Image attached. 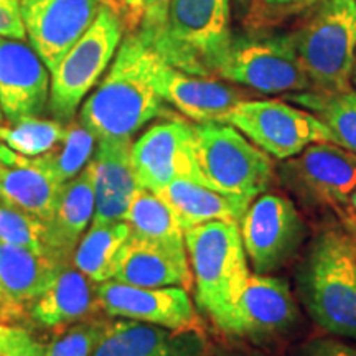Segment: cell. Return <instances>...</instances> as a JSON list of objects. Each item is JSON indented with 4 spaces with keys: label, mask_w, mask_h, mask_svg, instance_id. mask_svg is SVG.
I'll return each mask as SVG.
<instances>
[{
    "label": "cell",
    "mask_w": 356,
    "mask_h": 356,
    "mask_svg": "<svg viewBox=\"0 0 356 356\" xmlns=\"http://www.w3.org/2000/svg\"><path fill=\"white\" fill-rule=\"evenodd\" d=\"M162 61L137 30L124 35L104 79L79 113V122L96 140L132 139L145 124L168 115L157 86Z\"/></svg>",
    "instance_id": "cell-1"
},
{
    "label": "cell",
    "mask_w": 356,
    "mask_h": 356,
    "mask_svg": "<svg viewBox=\"0 0 356 356\" xmlns=\"http://www.w3.org/2000/svg\"><path fill=\"white\" fill-rule=\"evenodd\" d=\"M297 292L310 318L338 338L356 340V238L327 228L296 270Z\"/></svg>",
    "instance_id": "cell-2"
},
{
    "label": "cell",
    "mask_w": 356,
    "mask_h": 356,
    "mask_svg": "<svg viewBox=\"0 0 356 356\" xmlns=\"http://www.w3.org/2000/svg\"><path fill=\"white\" fill-rule=\"evenodd\" d=\"M185 246L197 304L221 328L251 277L239 221H208L186 229Z\"/></svg>",
    "instance_id": "cell-3"
},
{
    "label": "cell",
    "mask_w": 356,
    "mask_h": 356,
    "mask_svg": "<svg viewBox=\"0 0 356 356\" xmlns=\"http://www.w3.org/2000/svg\"><path fill=\"white\" fill-rule=\"evenodd\" d=\"M231 42V0H172L165 26L147 43L173 68L211 78Z\"/></svg>",
    "instance_id": "cell-4"
},
{
    "label": "cell",
    "mask_w": 356,
    "mask_h": 356,
    "mask_svg": "<svg viewBox=\"0 0 356 356\" xmlns=\"http://www.w3.org/2000/svg\"><path fill=\"white\" fill-rule=\"evenodd\" d=\"M197 162L203 184L248 208L275 178L273 157L238 129L222 122L195 124Z\"/></svg>",
    "instance_id": "cell-5"
},
{
    "label": "cell",
    "mask_w": 356,
    "mask_h": 356,
    "mask_svg": "<svg viewBox=\"0 0 356 356\" xmlns=\"http://www.w3.org/2000/svg\"><path fill=\"white\" fill-rule=\"evenodd\" d=\"M126 29L119 7L104 3L91 26L51 71L48 109L56 121H73L84 97L109 70Z\"/></svg>",
    "instance_id": "cell-6"
},
{
    "label": "cell",
    "mask_w": 356,
    "mask_h": 356,
    "mask_svg": "<svg viewBox=\"0 0 356 356\" xmlns=\"http://www.w3.org/2000/svg\"><path fill=\"white\" fill-rule=\"evenodd\" d=\"M293 40L312 89H350L356 58V0H323Z\"/></svg>",
    "instance_id": "cell-7"
},
{
    "label": "cell",
    "mask_w": 356,
    "mask_h": 356,
    "mask_svg": "<svg viewBox=\"0 0 356 356\" xmlns=\"http://www.w3.org/2000/svg\"><path fill=\"white\" fill-rule=\"evenodd\" d=\"M216 78L264 95H296L312 89L293 33L233 35Z\"/></svg>",
    "instance_id": "cell-8"
},
{
    "label": "cell",
    "mask_w": 356,
    "mask_h": 356,
    "mask_svg": "<svg viewBox=\"0 0 356 356\" xmlns=\"http://www.w3.org/2000/svg\"><path fill=\"white\" fill-rule=\"evenodd\" d=\"M243 132L275 160H289L318 142H333L332 132L310 111L277 99H243L225 122Z\"/></svg>",
    "instance_id": "cell-9"
},
{
    "label": "cell",
    "mask_w": 356,
    "mask_h": 356,
    "mask_svg": "<svg viewBox=\"0 0 356 356\" xmlns=\"http://www.w3.org/2000/svg\"><path fill=\"white\" fill-rule=\"evenodd\" d=\"M239 229L254 274H273L300 251L307 226L291 200L262 193L248 207Z\"/></svg>",
    "instance_id": "cell-10"
},
{
    "label": "cell",
    "mask_w": 356,
    "mask_h": 356,
    "mask_svg": "<svg viewBox=\"0 0 356 356\" xmlns=\"http://www.w3.org/2000/svg\"><path fill=\"white\" fill-rule=\"evenodd\" d=\"M132 168L140 188L160 193L173 180L203 184L197 162L195 124L172 118L142 134L132 144Z\"/></svg>",
    "instance_id": "cell-11"
},
{
    "label": "cell",
    "mask_w": 356,
    "mask_h": 356,
    "mask_svg": "<svg viewBox=\"0 0 356 356\" xmlns=\"http://www.w3.org/2000/svg\"><path fill=\"white\" fill-rule=\"evenodd\" d=\"M300 318L299 305L286 279L252 273L220 330L261 345L287 335L300 323Z\"/></svg>",
    "instance_id": "cell-12"
},
{
    "label": "cell",
    "mask_w": 356,
    "mask_h": 356,
    "mask_svg": "<svg viewBox=\"0 0 356 356\" xmlns=\"http://www.w3.org/2000/svg\"><path fill=\"white\" fill-rule=\"evenodd\" d=\"M279 177L315 207L346 204L356 190V154L333 142H318L284 160Z\"/></svg>",
    "instance_id": "cell-13"
},
{
    "label": "cell",
    "mask_w": 356,
    "mask_h": 356,
    "mask_svg": "<svg viewBox=\"0 0 356 356\" xmlns=\"http://www.w3.org/2000/svg\"><path fill=\"white\" fill-rule=\"evenodd\" d=\"M104 3L118 6V0H20L26 40L50 73L91 26Z\"/></svg>",
    "instance_id": "cell-14"
},
{
    "label": "cell",
    "mask_w": 356,
    "mask_h": 356,
    "mask_svg": "<svg viewBox=\"0 0 356 356\" xmlns=\"http://www.w3.org/2000/svg\"><path fill=\"white\" fill-rule=\"evenodd\" d=\"M97 304L109 317L152 323L175 332L200 330L193 300L184 287H137L106 280L96 287Z\"/></svg>",
    "instance_id": "cell-15"
},
{
    "label": "cell",
    "mask_w": 356,
    "mask_h": 356,
    "mask_svg": "<svg viewBox=\"0 0 356 356\" xmlns=\"http://www.w3.org/2000/svg\"><path fill=\"white\" fill-rule=\"evenodd\" d=\"M50 99V76L25 40L0 37V111L8 122L38 118Z\"/></svg>",
    "instance_id": "cell-16"
},
{
    "label": "cell",
    "mask_w": 356,
    "mask_h": 356,
    "mask_svg": "<svg viewBox=\"0 0 356 356\" xmlns=\"http://www.w3.org/2000/svg\"><path fill=\"white\" fill-rule=\"evenodd\" d=\"M207 348L200 330L175 332L124 318L106 322L91 356H207Z\"/></svg>",
    "instance_id": "cell-17"
},
{
    "label": "cell",
    "mask_w": 356,
    "mask_h": 356,
    "mask_svg": "<svg viewBox=\"0 0 356 356\" xmlns=\"http://www.w3.org/2000/svg\"><path fill=\"white\" fill-rule=\"evenodd\" d=\"M157 86L163 101L197 124L225 122L229 111L244 97L238 89L208 76L188 74L162 61Z\"/></svg>",
    "instance_id": "cell-18"
},
{
    "label": "cell",
    "mask_w": 356,
    "mask_h": 356,
    "mask_svg": "<svg viewBox=\"0 0 356 356\" xmlns=\"http://www.w3.org/2000/svg\"><path fill=\"white\" fill-rule=\"evenodd\" d=\"M113 280L137 287H184L193 282L186 248H173L131 234L119 252Z\"/></svg>",
    "instance_id": "cell-19"
},
{
    "label": "cell",
    "mask_w": 356,
    "mask_h": 356,
    "mask_svg": "<svg viewBox=\"0 0 356 356\" xmlns=\"http://www.w3.org/2000/svg\"><path fill=\"white\" fill-rule=\"evenodd\" d=\"M132 139H102L91 163L95 168V215L91 225L124 221L140 188L132 168Z\"/></svg>",
    "instance_id": "cell-20"
},
{
    "label": "cell",
    "mask_w": 356,
    "mask_h": 356,
    "mask_svg": "<svg viewBox=\"0 0 356 356\" xmlns=\"http://www.w3.org/2000/svg\"><path fill=\"white\" fill-rule=\"evenodd\" d=\"M0 202L50 221L63 185L32 157L13 152L3 142H0Z\"/></svg>",
    "instance_id": "cell-21"
},
{
    "label": "cell",
    "mask_w": 356,
    "mask_h": 356,
    "mask_svg": "<svg viewBox=\"0 0 356 356\" xmlns=\"http://www.w3.org/2000/svg\"><path fill=\"white\" fill-rule=\"evenodd\" d=\"M70 262H63L47 252L0 244V291L3 310H15L33 304L47 291L56 274Z\"/></svg>",
    "instance_id": "cell-22"
},
{
    "label": "cell",
    "mask_w": 356,
    "mask_h": 356,
    "mask_svg": "<svg viewBox=\"0 0 356 356\" xmlns=\"http://www.w3.org/2000/svg\"><path fill=\"white\" fill-rule=\"evenodd\" d=\"M95 215V168L89 162L73 180L63 185L55 215L47 222V251L70 262L74 249Z\"/></svg>",
    "instance_id": "cell-23"
},
{
    "label": "cell",
    "mask_w": 356,
    "mask_h": 356,
    "mask_svg": "<svg viewBox=\"0 0 356 356\" xmlns=\"http://www.w3.org/2000/svg\"><path fill=\"white\" fill-rule=\"evenodd\" d=\"M97 284L88 279L76 267L66 264L51 280L42 296L32 304L33 322L44 328H65L86 318L97 304Z\"/></svg>",
    "instance_id": "cell-24"
},
{
    "label": "cell",
    "mask_w": 356,
    "mask_h": 356,
    "mask_svg": "<svg viewBox=\"0 0 356 356\" xmlns=\"http://www.w3.org/2000/svg\"><path fill=\"white\" fill-rule=\"evenodd\" d=\"M157 195L172 208L184 231L208 221H239L248 210L234 200L190 180H173Z\"/></svg>",
    "instance_id": "cell-25"
},
{
    "label": "cell",
    "mask_w": 356,
    "mask_h": 356,
    "mask_svg": "<svg viewBox=\"0 0 356 356\" xmlns=\"http://www.w3.org/2000/svg\"><path fill=\"white\" fill-rule=\"evenodd\" d=\"M129 236L131 228L126 221L91 225L74 249V267L95 284L113 280L119 252Z\"/></svg>",
    "instance_id": "cell-26"
},
{
    "label": "cell",
    "mask_w": 356,
    "mask_h": 356,
    "mask_svg": "<svg viewBox=\"0 0 356 356\" xmlns=\"http://www.w3.org/2000/svg\"><path fill=\"white\" fill-rule=\"evenodd\" d=\"M124 221L131 234L173 248L185 246V231L165 200L154 191L139 188L134 195Z\"/></svg>",
    "instance_id": "cell-27"
},
{
    "label": "cell",
    "mask_w": 356,
    "mask_h": 356,
    "mask_svg": "<svg viewBox=\"0 0 356 356\" xmlns=\"http://www.w3.org/2000/svg\"><path fill=\"white\" fill-rule=\"evenodd\" d=\"M291 99L317 115L332 132L337 145L356 154V91L351 88L335 92L310 89L296 92Z\"/></svg>",
    "instance_id": "cell-28"
},
{
    "label": "cell",
    "mask_w": 356,
    "mask_h": 356,
    "mask_svg": "<svg viewBox=\"0 0 356 356\" xmlns=\"http://www.w3.org/2000/svg\"><path fill=\"white\" fill-rule=\"evenodd\" d=\"M96 137L81 122H68L65 136L51 150L32 160L47 170L58 184L65 185L73 180L95 155Z\"/></svg>",
    "instance_id": "cell-29"
},
{
    "label": "cell",
    "mask_w": 356,
    "mask_h": 356,
    "mask_svg": "<svg viewBox=\"0 0 356 356\" xmlns=\"http://www.w3.org/2000/svg\"><path fill=\"white\" fill-rule=\"evenodd\" d=\"M66 126L60 121H44L38 118H25L12 126L0 124V140L13 152L25 157H37L51 150L63 139Z\"/></svg>",
    "instance_id": "cell-30"
},
{
    "label": "cell",
    "mask_w": 356,
    "mask_h": 356,
    "mask_svg": "<svg viewBox=\"0 0 356 356\" xmlns=\"http://www.w3.org/2000/svg\"><path fill=\"white\" fill-rule=\"evenodd\" d=\"M0 244L47 252V222L0 202Z\"/></svg>",
    "instance_id": "cell-31"
},
{
    "label": "cell",
    "mask_w": 356,
    "mask_h": 356,
    "mask_svg": "<svg viewBox=\"0 0 356 356\" xmlns=\"http://www.w3.org/2000/svg\"><path fill=\"white\" fill-rule=\"evenodd\" d=\"M106 322L91 320L68 328L50 346L44 348L43 356H91L92 350L104 332Z\"/></svg>",
    "instance_id": "cell-32"
},
{
    "label": "cell",
    "mask_w": 356,
    "mask_h": 356,
    "mask_svg": "<svg viewBox=\"0 0 356 356\" xmlns=\"http://www.w3.org/2000/svg\"><path fill=\"white\" fill-rule=\"evenodd\" d=\"M170 2L172 0H145L144 13H142L140 25L137 29V32L145 42H152L163 30Z\"/></svg>",
    "instance_id": "cell-33"
},
{
    "label": "cell",
    "mask_w": 356,
    "mask_h": 356,
    "mask_svg": "<svg viewBox=\"0 0 356 356\" xmlns=\"http://www.w3.org/2000/svg\"><path fill=\"white\" fill-rule=\"evenodd\" d=\"M6 337V356H43L44 346L40 345L25 328L3 325Z\"/></svg>",
    "instance_id": "cell-34"
},
{
    "label": "cell",
    "mask_w": 356,
    "mask_h": 356,
    "mask_svg": "<svg viewBox=\"0 0 356 356\" xmlns=\"http://www.w3.org/2000/svg\"><path fill=\"white\" fill-rule=\"evenodd\" d=\"M296 356H356V346L333 337H318L300 345Z\"/></svg>",
    "instance_id": "cell-35"
},
{
    "label": "cell",
    "mask_w": 356,
    "mask_h": 356,
    "mask_svg": "<svg viewBox=\"0 0 356 356\" xmlns=\"http://www.w3.org/2000/svg\"><path fill=\"white\" fill-rule=\"evenodd\" d=\"M0 37L26 38L20 0H0Z\"/></svg>",
    "instance_id": "cell-36"
},
{
    "label": "cell",
    "mask_w": 356,
    "mask_h": 356,
    "mask_svg": "<svg viewBox=\"0 0 356 356\" xmlns=\"http://www.w3.org/2000/svg\"><path fill=\"white\" fill-rule=\"evenodd\" d=\"M118 6L121 8L129 32L139 29L145 0H118Z\"/></svg>",
    "instance_id": "cell-37"
},
{
    "label": "cell",
    "mask_w": 356,
    "mask_h": 356,
    "mask_svg": "<svg viewBox=\"0 0 356 356\" xmlns=\"http://www.w3.org/2000/svg\"><path fill=\"white\" fill-rule=\"evenodd\" d=\"M262 2L274 8H302L314 0H262Z\"/></svg>",
    "instance_id": "cell-38"
},
{
    "label": "cell",
    "mask_w": 356,
    "mask_h": 356,
    "mask_svg": "<svg viewBox=\"0 0 356 356\" xmlns=\"http://www.w3.org/2000/svg\"><path fill=\"white\" fill-rule=\"evenodd\" d=\"M7 350H6V337H3V325L0 323V356H6Z\"/></svg>",
    "instance_id": "cell-39"
},
{
    "label": "cell",
    "mask_w": 356,
    "mask_h": 356,
    "mask_svg": "<svg viewBox=\"0 0 356 356\" xmlns=\"http://www.w3.org/2000/svg\"><path fill=\"white\" fill-rule=\"evenodd\" d=\"M350 204H351V208H353V210L356 211V190L353 191V195L350 197Z\"/></svg>",
    "instance_id": "cell-40"
},
{
    "label": "cell",
    "mask_w": 356,
    "mask_h": 356,
    "mask_svg": "<svg viewBox=\"0 0 356 356\" xmlns=\"http://www.w3.org/2000/svg\"><path fill=\"white\" fill-rule=\"evenodd\" d=\"M229 356H259V355H252V353H236V355H229Z\"/></svg>",
    "instance_id": "cell-41"
},
{
    "label": "cell",
    "mask_w": 356,
    "mask_h": 356,
    "mask_svg": "<svg viewBox=\"0 0 356 356\" xmlns=\"http://www.w3.org/2000/svg\"><path fill=\"white\" fill-rule=\"evenodd\" d=\"M0 310H3V296H2V291H0Z\"/></svg>",
    "instance_id": "cell-42"
},
{
    "label": "cell",
    "mask_w": 356,
    "mask_h": 356,
    "mask_svg": "<svg viewBox=\"0 0 356 356\" xmlns=\"http://www.w3.org/2000/svg\"><path fill=\"white\" fill-rule=\"evenodd\" d=\"M356 84V58H355V70H353V79H351Z\"/></svg>",
    "instance_id": "cell-43"
},
{
    "label": "cell",
    "mask_w": 356,
    "mask_h": 356,
    "mask_svg": "<svg viewBox=\"0 0 356 356\" xmlns=\"http://www.w3.org/2000/svg\"><path fill=\"white\" fill-rule=\"evenodd\" d=\"M0 121H2V111H0Z\"/></svg>",
    "instance_id": "cell-44"
},
{
    "label": "cell",
    "mask_w": 356,
    "mask_h": 356,
    "mask_svg": "<svg viewBox=\"0 0 356 356\" xmlns=\"http://www.w3.org/2000/svg\"><path fill=\"white\" fill-rule=\"evenodd\" d=\"M0 163H2V162H0Z\"/></svg>",
    "instance_id": "cell-45"
}]
</instances>
